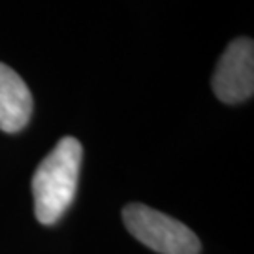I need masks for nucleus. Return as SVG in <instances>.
<instances>
[{
	"label": "nucleus",
	"mask_w": 254,
	"mask_h": 254,
	"mask_svg": "<svg viewBox=\"0 0 254 254\" xmlns=\"http://www.w3.org/2000/svg\"><path fill=\"white\" fill-rule=\"evenodd\" d=\"M81 158V143L66 136L36 168L32 177L34 215L44 226L55 224L72 205L79 183Z\"/></svg>",
	"instance_id": "1"
},
{
	"label": "nucleus",
	"mask_w": 254,
	"mask_h": 254,
	"mask_svg": "<svg viewBox=\"0 0 254 254\" xmlns=\"http://www.w3.org/2000/svg\"><path fill=\"white\" fill-rule=\"evenodd\" d=\"M127 230L139 243L158 254H200L198 236L177 218L143 203H130L123 209Z\"/></svg>",
	"instance_id": "2"
},
{
	"label": "nucleus",
	"mask_w": 254,
	"mask_h": 254,
	"mask_svg": "<svg viewBox=\"0 0 254 254\" xmlns=\"http://www.w3.org/2000/svg\"><path fill=\"white\" fill-rule=\"evenodd\" d=\"M211 87L224 104H239L253 96L254 44L251 38H237L228 44L215 68Z\"/></svg>",
	"instance_id": "3"
},
{
	"label": "nucleus",
	"mask_w": 254,
	"mask_h": 254,
	"mask_svg": "<svg viewBox=\"0 0 254 254\" xmlns=\"http://www.w3.org/2000/svg\"><path fill=\"white\" fill-rule=\"evenodd\" d=\"M32 94L15 70L0 63V130L15 134L32 117Z\"/></svg>",
	"instance_id": "4"
}]
</instances>
